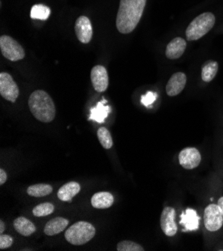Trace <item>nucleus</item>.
I'll use <instances>...</instances> for the list:
<instances>
[{"instance_id": "1", "label": "nucleus", "mask_w": 223, "mask_h": 251, "mask_svg": "<svg viewBox=\"0 0 223 251\" xmlns=\"http://www.w3.org/2000/svg\"><path fill=\"white\" fill-rule=\"evenodd\" d=\"M146 0H120L116 17V27L120 33H131L138 25Z\"/></svg>"}, {"instance_id": "23", "label": "nucleus", "mask_w": 223, "mask_h": 251, "mask_svg": "<svg viewBox=\"0 0 223 251\" xmlns=\"http://www.w3.org/2000/svg\"><path fill=\"white\" fill-rule=\"evenodd\" d=\"M97 137L99 139V142L102 145L103 148L105 149H110L113 145V141H112V137L110 132L108 131L107 128L105 127H101L99 128L97 131Z\"/></svg>"}, {"instance_id": "9", "label": "nucleus", "mask_w": 223, "mask_h": 251, "mask_svg": "<svg viewBox=\"0 0 223 251\" xmlns=\"http://www.w3.org/2000/svg\"><path fill=\"white\" fill-rule=\"evenodd\" d=\"M201 154L195 147H186L179 153V163L185 169H194L200 164Z\"/></svg>"}, {"instance_id": "2", "label": "nucleus", "mask_w": 223, "mask_h": 251, "mask_svg": "<svg viewBox=\"0 0 223 251\" xmlns=\"http://www.w3.org/2000/svg\"><path fill=\"white\" fill-rule=\"evenodd\" d=\"M33 116L41 122H51L55 117V105L52 98L43 90H35L28 99Z\"/></svg>"}, {"instance_id": "25", "label": "nucleus", "mask_w": 223, "mask_h": 251, "mask_svg": "<svg viewBox=\"0 0 223 251\" xmlns=\"http://www.w3.org/2000/svg\"><path fill=\"white\" fill-rule=\"evenodd\" d=\"M118 251H143V247L133 241L123 240L117 244Z\"/></svg>"}, {"instance_id": "20", "label": "nucleus", "mask_w": 223, "mask_h": 251, "mask_svg": "<svg viewBox=\"0 0 223 251\" xmlns=\"http://www.w3.org/2000/svg\"><path fill=\"white\" fill-rule=\"evenodd\" d=\"M218 71V63L214 60L206 61L201 69V78L205 82H210L214 79Z\"/></svg>"}, {"instance_id": "5", "label": "nucleus", "mask_w": 223, "mask_h": 251, "mask_svg": "<svg viewBox=\"0 0 223 251\" xmlns=\"http://www.w3.org/2000/svg\"><path fill=\"white\" fill-rule=\"evenodd\" d=\"M0 50L2 55L10 61H18L24 58L25 52L22 46L12 37L2 35L0 37Z\"/></svg>"}, {"instance_id": "18", "label": "nucleus", "mask_w": 223, "mask_h": 251, "mask_svg": "<svg viewBox=\"0 0 223 251\" xmlns=\"http://www.w3.org/2000/svg\"><path fill=\"white\" fill-rule=\"evenodd\" d=\"M13 225L15 230L23 236H30L36 230L34 223L25 217L16 218L13 222Z\"/></svg>"}, {"instance_id": "10", "label": "nucleus", "mask_w": 223, "mask_h": 251, "mask_svg": "<svg viewBox=\"0 0 223 251\" xmlns=\"http://www.w3.org/2000/svg\"><path fill=\"white\" fill-rule=\"evenodd\" d=\"M91 82L97 92H104L108 87V73L104 66L96 65L91 70Z\"/></svg>"}, {"instance_id": "11", "label": "nucleus", "mask_w": 223, "mask_h": 251, "mask_svg": "<svg viewBox=\"0 0 223 251\" xmlns=\"http://www.w3.org/2000/svg\"><path fill=\"white\" fill-rule=\"evenodd\" d=\"M75 34L78 40L84 44H87L91 41L93 30L92 24L88 17L80 16L75 22Z\"/></svg>"}, {"instance_id": "6", "label": "nucleus", "mask_w": 223, "mask_h": 251, "mask_svg": "<svg viewBox=\"0 0 223 251\" xmlns=\"http://www.w3.org/2000/svg\"><path fill=\"white\" fill-rule=\"evenodd\" d=\"M0 94L7 101L12 103H14L17 100L19 95V88L9 73H0Z\"/></svg>"}, {"instance_id": "12", "label": "nucleus", "mask_w": 223, "mask_h": 251, "mask_svg": "<svg viewBox=\"0 0 223 251\" xmlns=\"http://www.w3.org/2000/svg\"><path fill=\"white\" fill-rule=\"evenodd\" d=\"M186 75L182 72H176L172 75L166 84V93L168 96H176L184 89L186 85Z\"/></svg>"}, {"instance_id": "8", "label": "nucleus", "mask_w": 223, "mask_h": 251, "mask_svg": "<svg viewBox=\"0 0 223 251\" xmlns=\"http://www.w3.org/2000/svg\"><path fill=\"white\" fill-rule=\"evenodd\" d=\"M176 212L172 207H165L161 213L160 226L166 236H174L177 232V225L175 222Z\"/></svg>"}, {"instance_id": "15", "label": "nucleus", "mask_w": 223, "mask_h": 251, "mask_svg": "<svg viewBox=\"0 0 223 251\" xmlns=\"http://www.w3.org/2000/svg\"><path fill=\"white\" fill-rule=\"evenodd\" d=\"M180 224L184 226V231L196 230L199 227V216L195 210L188 208L181 214Z\"/></svg>"}, {"instance_id": "28", "label": "nucleus", "mask_w": 223, "mask_h": 251, "mask_svg": "<svg viewBox=\"0 0 223 251\" xmlns=\"http://www.w3.org/2000/svg\"><path fill=\"white\" fill-rule=\"evenodd\" d=\"M7 180V174L4 169H0V185H3Z\"/></svg>"}, {"instance_id": "16", "label": "nucleus", "mask_w": 223, "mask_h": 251, "mask_svg": "<svg viewBox=\"0 0 223 251\" xmlns=\"http://www.w3.org/2000/svg\"><path fill=\"white\" fill-rule=\"evenodd\" d=\"M80 191V184L75 181H70L68 183H65L62 185L58 192L57 196L61 200V201H71L72 198L75 196Z\"/></svg>"}, {"instance_id": "30", "label": "nucleus", "mask_w": 223, "mask_h": 251, "mask_svg": "<svg viewBox=\"0 0 223 251\" xmlns=\"http://www.w3.org/2000/svg\"><path fill=\"white\" fill-rule=\"evenodd\" d=\"M4 228H5L4 222L2 220H0V233H3L4 232Z\"/></svg>"}, {"instance_id": "19", "label": "nucleus", "mask_w": 223, "mask_h": 251, "mask_svg": "<svg viewBox=\"0 0 223 251\" xmlns=\"http://www.w3.org/2000/svg\"><path fill=\"white\" fill-rule=\"evenodd\" d=\"M106 101L103 100V101L99 102L96 107L91 108V114L89 116V119H92L98 123H102L108 116V113L110 112V107L105 105Z\"/></svg>"}, {"instance_id": "26", "label": "nucleus", "mask_w": 223, "mask_h": 251, "mask_svg": "<svg viewBox=\"0 0 223 251\" xmlns=\"http://www.w3.org/2000/svg\"><path fill=\"white\" fill-rule=\"evenodd\" d=\"M156 97H157V94L155 92H152V91H148L145 95H143L141 97V102L143 105H145L146 107H149L155 100H156Z\"/></svg>"}, {"instance_id": "17", "label": "nucleus", "mask_w": 223, "mask_h": 251, "mask_svg": "<svg viewBox=\"0 0 223 251\" xmlns=\"http://www.w3.org/2000/svg\"><path fill=\"white\" fill-rule=\"evenodd\" d=\"M114 202L113 195L109 192H97L91 198V204L94 208L105 209L109 208Z\"/></svg>"}, {"instance_id": "29", "label": "nucleus", "mask_w": 223, "mask_h": 251, "mask_svg": "<svg viewBox=\"0 0 223 251\" xmlns=\"http://www.w3.org/2000/svg\"><path fill=\"white\" fill-rule=\"evenodd\" d=\"M217 204L219 205V207H220V209H221V212H222V214H223V196L219 198Z\"/></svg>"}, {"instance_id": "22", "label": "nucleus", "mask_w": 223, "mask_h": 251, "mask_svg": "<svg viewBox=\"0 0 223 251\" xmlns=\"http://www.w3.org/2000/svg\"><path fill=\"white\" fill-rule=\"evenodd\" d=\"M49 15H50V8L42 5V4H36L32 7L30 16L33 19H40V20H46L48 19Z\"/></svg>"}, {"instance_id": "7", "label": "nucleus", "mask_w": 223, "mask_h": 251, "mask_svg": "<svg viewBox=\"0 0 223 251\" xmlns=\"http://www.w3.org/2000/svg\"><path fill=\"white\" fill-rule=\"evenodd\" d=\"M204 224L208 231L219 230L223 225V214L218 204H209L204 210Z\"/></svg>"}, {"instance_id": "4", "label": "nucleus", "mask_w": 223, "mask_h": 251, "mask_svg": "<svg viewBox=\"0 0 223 251\" xmlns=\"http://www.w3.org/2000/svg\"><path fill=\"white\" fill-rule=\"evenodd\" d=\"M95 235V227L89 222L78 221L66 230L65 239L73 245H83Z\"/></svg>"}, {"instance_id": "21", "label": "nucleus", "mask_w": 223, "mask_h": 251, "mask_svg": "<svg viewBox=\"0 0 223 251\" xmlns=\"http://www.w3.org/2000/svg\"><path fill=\"white\" fill-rule=\"evenodd\" d=\"M53 188L51 185L49 184H44V183H39V184H34L28 187L27 193L30 196L33 197H43L46 195H49L52 192Z\"/></svg>"}, {"instance_id": "3", "label": "nucleus", "mask_w": 223, "mask_h": 251, "mask_svg": "<svg viewBox=\"0 0 223 251\" xmlns=\"http://www.w3.org/2000/svg\"><path fill=\"white\" fill-rule=\"evenodd\" d=\"M215 23V16L211 12H204L195 17L186 29V37L189 41H195L208 33Z\"/></svg>"}, {"instance_id": "14", "label": "nucleus", "mask_w": 223, "mask_h": 251, "mask_svg": "<svg viewBox=\"0 0 223 251\" xmlns=\"http://www.w3.org/2000/svg\"><path fill=\"white\" fill-rule=\"evenodd\" d=\"M69 224L68 219L64 217H55L49 220L44 226V233L48 236H53L62 232Z\"/></svg>"}, {"instance_id": "13", "label": "nucleus", "mask_w": 223, "mask_h": 251, "mask_svg": "<svg viewBox=\"0 0 223 251\" xmlns=\"http://www.w3.org/2000/svg\"><path fill=\"white\" fill-rule=\"evenodd\" d=\"M186 49V41L181 37L172 39L166 46L165 55L168 59H177L182 56Z\"/></svg>"}, {"instance_id": "24", "label": "nucleus", "mask_w": 223, "mask_h": 251, "mask_svg": "<svg viewBox=\"0 0 223 251\" xmlns=\"http://www.w3.org/2000/svg\"><path fill=\"white\" fill-rule=\"evenodd\" d=\"M54 211V205L52 203L45 202L35 206L32 210V213L36 217H43L46 215H50Z\"/></svg>"}, {"instance_id": "27", "label": "nucleus", "mask_w": 223, "mask_h": 251, "mask_svg": "<svg viewBox=\"0 0 223 251\" xmlns=\"http://www.w3.org/2000/svg\"><path fill=\"white\" fill-rule=\"evenodd\" d=\"M13 243V238L9 235L1 234L0 236V249H6L10 247Z\"/></svg>"}]
</instances>
